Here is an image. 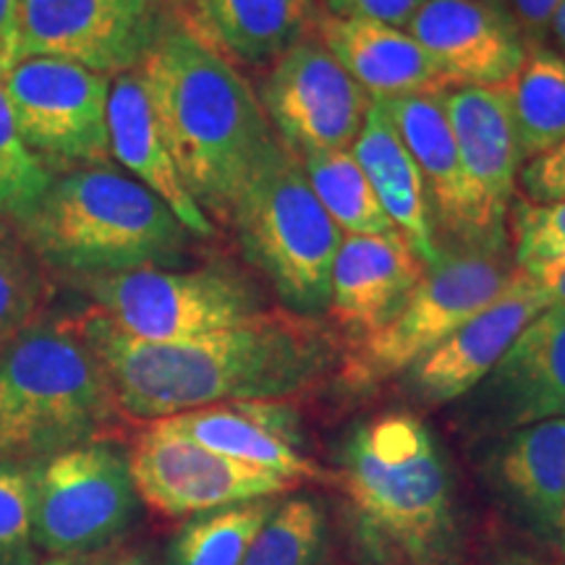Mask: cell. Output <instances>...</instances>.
<instances>
[{
  "label": "cell",
  "mask_w": 565,
  "mask_h": 565,
  "mask_svg": "<svg viewBox=\"0 0 565 565\" xmlns=\"http://www.w3.org/2000/svg\"><path fill=\"white\" fill-rule=\"evenodd\" d=\"M51 299V280L19 231L0 223V343L38 322Z\"/></svg>",
  "instance_id": "obj_30"
},
{
  "label": "cell",
  "mask_w": 565,
  "mask_h": 565,
  "mask_svg": "<svg viewBox=\"0 0 565 565\" xmlns=\"http://www.w3.org/2000/svg\"><path fill=\"white\" fill-rule=\"evenodd\" d=\"M233 228L249 263L294 315L328 312L330 275L343 233L317 200L301 160L275 134L246 181Z\"/></svg>",
  "instance_id": "obj_6"
},
{
  "label": "cell",
  "mask_w": 565,
  "mask_h": 565,
  "mask_svg": "<svg viewBox=\"0 0 565 565\" xmlns=\"http://www.w3.org/2000/svg\"><path fill=\"white\" fill-rule=\"evenodd\" d=\"M53 183L51 168L21 139L0 71V217L17 221Z\"/></svg>",
  "instance_id": "obj_31"
},
{
  "label": "cell",
  "mask_w": 565,
  "mask_h": 565,
  "mask_svg": "<svg viewBox=\"0 0 565 565\" xmlns=\"http://www.w3.org/2000/svg\"><path fill=\"white\" fill-rule=\"evenodd\" d=\"M82 286L105 320L139 341H186L263 315L259 294L228 267L95 275Z\"/></svg>",
  "instance_id": "obj_8"
},
{
  "label": "cell",
  "mask_w": 565,
  "mask_h": 565,
  "mask_svg": "<svg viewBox=\"0 0 565 565\" xmlns=\"http://www.w3.org/2000/svg\"><path fill=\"white\" fill-rule=\"evenodd\" d=\"M0 349H3V343H0Z\"/></svg>",
  "instance_id": "obj_44"
},
{
  "label": "cell",
  "mask_w": 565,
  "mask_h": 565,
  "mask_svg": "<svg viewBox=\"0 0 565 565\" xmlns=\"http://www.w3.org/2000/svg\"><path fill=\"white\" fill-rule=\"evenodd\" d=\"M477 387L484 416L503 429L565 419V307L536 315Z\"/></svg>",
  "instance_id": "obj_17"
},
{
  "label": "cell",
  "mask_w": 565,
  "mask_h": 565,
  "mask_svg": "<svg viewBox=\"0 0 565 565\" xmlns=\"http://www.w3.org/2000/svg\"><path fill=\"white\" fill-rule=\"evenodd\" d=\"M108 134L110 158L121 162L134 175V181L150 189L160 202H166L183 228L204 238L215 233L210 217L183 186L181 173L166 139H162L158 121H154L152 105L147 100L145 84H141L137 71H129V74L116 76L110 82Z\"/></svg>",
  "instance_id": "obj_21"
},
{
  "label": "cell",
  "mask_w": 565,
  "mask_h": 565,
  "mask_svg": "<svg viewBox=\"0 0 565 565\" xmlns=\"http://www.w3.org/2000/svg\"><path fill=\"white\" fill-rule=\"evenodd\" d=\"M380 105L419 168L435 225H443L450 236L477 242L475 210L443 95H412Z\"/></svg>",
  "instance_id": "obj_23"
},
{
  "label": "cell",
  "mask_w": 565,
  "mask_h": 565,
  "mask_svg": "<svg viewBox=\"0 0 565 565\" xmlns=\"http://www.w3.org/2000/svg\"><path fill=\"white\" fill-rule=\"evenodd\" d=\"M500 565H565V563L542 561V557H532V555H511L505 563H500Z\"/></svg>",
  "instance_id": "obj_40"
},
{
  "label": "cell",
  "mask_w": 565,
  "mask_h": 565,
  "mask_svg": "<svg viewBox=\"0 0 565 565\" xmlns=\"http://www.w3.org/2000/svg\"><path fill=\"white\" fill-rule=\"evenodd\" d=\"M278 508L275 498L189 515L171 536L168 565H242L252 542Z\"/></svg>",
  "instance_id": "obj_28"
},
{
  "label": "cell",
  "mask_w": 565,
  "mask_h": 565,
  "mask_svg": "<svg viewBox=\"0 0 565 565\" xmlns=\"http://www.w3.org/2000/svg\"><path fill=\"white\" fill-rule=\"evenodd\" d=\"M0 565H42L32 532V463L0 461Z\"/></svg>",
  "instance_id": "obj_32"
},
{
  "label": "cell",
  "mask_w": 565,
  "mask_h": 565,
  "mask_svg": "<svg viewBox=\"0 0 565 565\" xmlns=\"http://www.w3.org/2000/svg\"><path fill=\"white\" fill-rule=\"evenodd\" d=\"M550 307L532 275L515 267L505 291L440 345L408 366V387L422 404L463 398L494 370L521 330Z\"/></svg>",
  "instance_id": "obj_15"
},
{
  "label": "cell",
  "mask_w": 565,
  "mask_h": 565,
  "mask_svg": "<svg viewBox=\"0 0 565 565\" xmlns=\"http://www.w3.org/2000/svg\"><path fill=\"white\" fill-rule=\"evenodd\" d=\"M183 186L204 215L231 223L275 131L249 82L189 26L171 24L137 68Z\"/></svg>",
  "instance_id": "obj_2"
},
{
  "label": "cell",
  "mask_w": 565,
  "mask_h": 565,
  "mask_svg": "<svg viewBox=\"0 0 565 565\" xmlns=\"http://www.w3.org/2000/svg\"><path fill=\"white\" fill-rule=\"evenodd\" d=\"M158 422L215 454L273 471L296 484L322 477L320 466L301 454L294 412L278 401H233Z\"/></svg>",
  "instance_id": "obj_19"
},
{
  "label": "cell",
  "mask_w": 565,
  "mask_h": 565,
  "mask_svg": "<svg viewBox=\"0 0 565 565\" xmlns=\"http://www.w3.org/2000/svg\"><path fill=\"white\" fill-rule=\"evenodd\" d=\"M330 529L315 500L278 503L242 565H328Z\"/></svg>",
  "instance_id": "obj_29"
},
{
  "label": "cell",
  "mask_w": 565,
  "mask_h": 565,
  "mask_svg": "<svg viewBox=\"0 0 565 565\" xmlns=\"http://www.w3.org/2000/svg\"><path fill=\"white\" fill-rule=\"evenodd\" d=\"M519 183L526 202H565V137L521 166Z\"/></svg>",
  "instance_id": "obj_34"
},
{
  "label": "cell",
  "mask_w": 565,
  "mask_h": 565,
  "mask_svg": "<svg viewBox=\"0 0 565 565\" xmlns=\"http://www.w3.org/2000/svg\"><path fill=\"white\" fill-rule=\"evenodd\" d=\"M129 466L141 503L168 519L275 498L296 484L215 454L162 422H147L131 445Z\"/></svg>",
  "instance_id": "obj_12"
},
{
  "label": "cell",
  "mask_w": 565,
  "mask_h": 565,
  "mask_svg": "<svg viewBox=\"0 0 565 565\" xmlns=\"http://www.w3.org/2000/svg\"><path fill=\"white\" fill-rule=\"evenodd\" d=\"M406 32L450 87H500L529 53L511 13L494 0H427Z\"/></svg>",
  "instance_id": "obj_16"
},
{
  "label": "cell",
  "mask_w": 565,
  "mask_h": 565,
  "mask_svg": "<svg viewBox=\"0 0 565 565\" xmlns=\"http://www.w3.org/2000/svg\"><path fill=\"white\" fill-rule=\"evenodd\" d=\"M13 228L42 265L79 278L175 263L189 242L166 202L110 166L53 179Z\"/></svg>",
  "instance_id": "obj_3"
},
{
  "label": "cell",
  "mask_w": 565,
  "mask_h": 565,
  "mask_svg": "<svg viewBox=\"0 0 565 565\" xmlns=\"http://www.w3.org/2000/svg\"><path fill=\"white\" fill-rule=\"evenodd\" d=\"M19 61V0H0V71Z\"/></svg>",
  "instance_id": "obj_38"
},
{
  "label": "cell",
  "mask_w": 565,
  "mask_h": 565,
  "mask_svg": "<svg viewBox=\"0 0 565 565\" xmlns=\"http://www.w3.org/2000/svg\"><path fill=\"white\" fill-rule=\"evenodd\" d=\"M521 270L532 275L540 291L550 301V307H565V257L545 259V263H534L521 267Z\"/></svg>",
  "instance_id": "obj_37"
},
{
  "label": "cell",
  "mask_w": 565,
  "mask_h": 565,
  "mask_svg": "<svg viewBox=\"0 0 565 565\" xmlns=\"http://www.w3.org/2000/svg\"><path fill=\"white\" fill-rule=\"evenodd\" d=\"M3 84L21 139L40 160L108 166V76L38 55L13 63Z\"/></svg>",
  "instance_id": "obj_11"
},
{
  "label": "cell",
  "mask_w": 565,
  "mask_h": 565,
  "mask_svg": "<svg viewBox=\"0 0 565 565\" xmlns=\"http://www.w3.org/2000/svg\"><path fill=\"white\" fill-rule=\"evenodd\" d=\"M424 273L427 267L401 233L343 236L330 275L328 312L356 341L401 312Z\"/></svg>",
  "instance_id": "obj_18"
},
{
  "label": "cell",
  "mask_w": 565,
  "mask_h": 565,
  "mask_svg": "<svg viewBox=\"0 0 565 565\" xmlns=\"http://www.w3.org/2000/svg\"><path fill=\"white\" fill-rule=\"evenodd\" d=\"M561 534H563V540H565V513H563V529H561Z\"/></svg>",
  "instance_id": "obj_42"
},
{
  "label": "cell",
  "mask_w": 565,
  "mask_h": 565,
  "mask_svg": "<svg viewBox=\"0 0 565 565\" xmlns=\"http://www.w3.org/2000/svg\"><path fill=\"white\" fill-rule=\"evenodd\" d=\"M118 412L158 422L233 401H282L312 391L333 366V341L309 317L263 312L238 328L139 341L97 309L79 317Z\"/></svg>",
  "instance_id": "obj_1"
},
{
  "label": "cell",
  "mask_w": 565,
  "mask_h": 565,
  "mask_svg": "<svg viewBox=\"0 0 565 565\" xmlns=\"http://www.w3.org/2000/svg\"><path fill=\"white\" fill-rule=\"evenodd\" d=\"M320 42L372 103L454 89L406 30L364 19L324 17Z\"/></svg>",
  "instance_id": "obj_20"
},
{
  "label": "cell",
  "mask_w": 565,
  "mask_h": 565,
  "mask_svg": "<svg viewBox=\"0 0 565 565\" xmlns=\"http://www.w3.org/2000/svg\"><path fill=\"white\" fill-rule=\"evenodd\" d=\"M309 186L330 221L345 236H393L395 225L385 215L372 183L351 150H320L301 154Z\"/></svg>",
  "instance_id": "obj_27"
},
{
  "label": "cell",
  "mask_w": 565,
  "mask_h": 565,
  "mask_svg": "<svg viewBox=\"0 0 565 565\" xmlns=\"http://www.w3.org/2000/svg\"><path fill=\"white\" fill-rule=\"evenodd\" d=\"M553 34H555L557 42H561L563 51H565V0H563L561 9H557L555 19H553Z\"/></svg>",
  "instance_id": "obj_41"
},
{
  "label": "cell",
  "mask_w": 565,
  "mask_h": 565,
  "mask_svg": "<svg viewBox=\"0 0 565 565\" xmlns=\"http://www.w3.org/2000/svg\"><path fill=\"white\" fill-rule=\"evenodd\" d=\"M171 24L168 0H19V58L121 76L141 66Z\"/></svg>",
  "instance_id": "obj_10"
},
{
  "label": "cell",
  "mask_w": 565,
  "mask_h": 565,
  "mask_svg": "<svg viewBox=\"0 0 565 565\" xmlns=\"http://www.w3.org/2000/svg\"><path fill=\"white\" fill-rule=\"evenodd\" d=\"M443 103L475 210L477 242L498 252L524 166L505 97L500 87H454L443 92Z\"/></svg>",
  "instance_id": "obj_14"
},
{
  "label": "cell",
  "mask_w": 565,
  "mask_h": 565,
  "mask_svg": "<svg viewBox=\"0 0 565 565\" xmlns=\"http://www.w3.org/2000/svg\"><path fill=\"white\" fill-rule=\"evenodd\" d=\"M42 565H152L150 557L139 550L126 547H105L100 553L76 555V557H53Z\"/></svg>",
  "instance_id": "obj_39"
},
{
  "label": "cell",
  "mask_w": 565,
  "mask_h": 565,
  "mask_svg": "<svg viewBox=\"0 0 565 565\" xmlns=\"http://www.w3.org/2000/svg\"><path fill=\"white\" fill-rule=\"evenodd\" d=\"M508 6H511L508 13L519 26L521 38L529 47H536L547 38V32H553V19L563 0H508Z\"/></svg>",
  "instance_id": "obj_36"
},
{
  "label": "cell",
  "mask_w": 565,
  "mask_h": 565,
  "mask_svg": "<svg viewBox=\"0 0 565 565\" xmlns=\"http://www.w3.org/2000/svg\"><path fill=\"white\" fill-rule=\"evenodd\" d=\"M511 113L521 158L532 160L565 137V58L529 47L521 68L500 84Z\"/></svg>",
  "instance_id": "obj_26"
},
{
  "label": "cell",
  "mask_w": 565,
  "mask_h": 565,
  "mask_svg": "<svg viewBox=\"0 0 565 565\" xmlns=\"http://www.w3.org/2000/svg\"><path fill=\"white\" fill-rule=\"evenodd\" d=\"M303 3H307V6H312V3H315V0H303Z\"/></svg>",
  "instance_id": "obj_43"
},
{
  "label": "cell",
  "mask_w": 565,
  "mask_h": 565,
  "mask_svg": "<svg viewBox=\"0 0 565 565\" xmlns=\"http://www.w3.org/2000/svg\"><path fill=\"white\" fill-rule=\"evenodd\" d=\"M498 479L526 519L545 534H561L565 513V419L513 429L498 450Z\"/></svg>",
  "instance_id": "obj_25"
},
{
  "label": "cell",
  "mask_w": 565,
  "mask_h": 565,
  "mask_svg": "<svg viewBox=\"0 0 565 565\" xmlns=\"http://www.w3.org/2000/svg\"><path fill=\"white\" fill-rule=\"evenodd\" d=\"M116 414L79 317H40L0 349V461L40 463L97 440Z\"/></svg>",
  "instance_id": "obj_5"
},
{
  "label": "cell",
  "mask_w": 565,
  "mask_h": 565,
  "mask_svg": "<svg viewBox=\"0 0 565 565\" xmlns=\"http://www.w3.org/2000/svg\"><path fill=\"white\" fill-rule=\"evenodd\" d=\"M351 154L364 171L366 181L372 183L395 231L406 238L424 267L440 263L443 252L437 246V225L424 179L380 103H372L366 113L362 131L351 145Z\"/></svg>",
  "instance_id": "obj_22"
},
{
  "label": "cell",
  "mask_w": 565,
  "mask_h": 565,
  "mask_svg": "<svg viewBox=\"0 0 565 565\" xmlns=\"http://www.w3.org/2000/svg\"><path fill=\"white\" fill-rule=\"evenodd\" d=\"M427 0H324L330 17L364 19L406 30Z\"/></svg>",
  "instance_id": "obj_35"
},
{
  "label": "cell",
  "mask_w": 565,
  "mask_h": 565,
  "mask_svg": "<svg viewBox=\"0 0 565 565\" xmlns=\"http://www.w3.org/2000/svg\"><path fill=\"white\" fill-rule=\"evenodd\" d=\"M341 484L359 532L404 565H445L454 550L450 479L414 414L362 424L343 450Z\"/></svg>",
  "instance_id": "obj_4"
},
{
  "label": "cell",
  "mask_w": 565,
  "mask_h": 565,
  "mask_svg": "<svg viewBox=\"0 0 565 565\" xmlns=\"http://www.w3.org/2000/svg\"><path fill=\"white\" fill-rule=\"evenodd\" d=\"M515 267L565 257V202L521 200L511 215Z\"/></svg>",
  "instance_id": "obj_33"
},
{
  "label": "cell",
  "mask_w": 565,
  "mask_h": 565,
  "mask_svg": "<svg viewBox=\"0 0 565 565\" xmlns=\"http://www.w3.org/2000/svg\"><path fill=\"white\" fill-rule=\"evenodd\" d=\"M259 105L282 145L301 158L351 150L372 100L322 42L299 40L273 61L259 84Z\"/></svg>",
  "instance_id": "obj_13"
},
{
  "label": "cell",
  "mask_w": 565,
  "mask_h": 565,
  "mask_svg": "<svg viewBox=\"0 0 565 565\" xmlns=\"http://www.w3.org/2000/svg\"><path fill=\"white\" fill-rule=\"evenodd\" d=\"M194 34L217 53L259 66L303 40L312 6L303 0H186Z\"/></svg>",
  "instance_id": "obj_24"
},
{
  "label": "cell",
  "mask_w": 565,
  "mask_h": 565,
  "mask_svg": "<svg viewBox=\"0 0 565 565\" xmlns=\"http://www.w3.org/2000/svg\"><path fill=\"white\" fill-rule=\"evenodd\" d=\"M513 270L494 252L443 254L391 322L353 341L343 359V380L351 387H370L404 374L490 307L505 291Z\"/></svg>",
  "instance_id": "obj_7"
},
{
  "label": "cell",
  "mask_w": 565,
  "mask_h": 565,
  "mask_svg": "<svg viewBox=\"0 0 565 565\" xmlns=\"http://www.w3.org/2000/svg\"><path fill=\"white\" fill-rule=\"evenodd\" d=\"M129 454L92 440L32 463V532L40 555L100 553L129 529L137 513Z\"/></svg>",
  "instance_id": "obj_9"
}]
</instances>
